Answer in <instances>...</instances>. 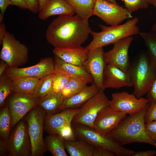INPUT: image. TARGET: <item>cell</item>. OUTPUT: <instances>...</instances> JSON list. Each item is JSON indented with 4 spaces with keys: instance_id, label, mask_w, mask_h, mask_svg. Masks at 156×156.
Here are the masks:
<instances>
[{
    "instance_id": "cell-19",
    "label": "cell",
    "mask_w": 156,
    "mask_h": 156,
    "mask_svg": "<svg viewBox=\"0 0 156 156\" xmlns=\"http://www.w3.org/2000/svg\"><path fill=\"white\" fill-rule=\"evenodd\" d=\"M54 61V73L64 74L70 78L75 79L87 85L93 81L92 77L83 67L67 63L55 56Z\"/></svg>"
},
{
    "instance_id": "cell-17",
    "label": "cell",
    "mask_w": 156,
    "mask_h": 156,
    "mask_svg": "<svg viewBox=\"0 0 156 156\" xmlns=\"http://www.w3.org/2000/svg\"><path fill=\"white\" fill-rule=\"evenodd\" d=\"M131 86L132 85L128 73L114 66L105 64L103 77V90Z\"/></svg>"
},
{
    "instance_id": "cell-11",
    "label": "cell",
    "mask_w": 156,
    "mask_h": 156,
    "mask_svg": "<svg viewBox=\"0 0 156 156\" xmlns=\"http://www.w3.org/2000/svg\"><path fill=\"white\" fill-rule=\"evenodd\" d=\"M149 105L147 98H138L133 94L122 92L112 94L109 106L112 109L131 115L139 112Z\"/></svg>"
},
{
    "instance_id": "cell-22",
    "label": "cell",
    "mask_w": 156,
    "mask_h": 156,
    "mask_svg": "<svg viewBox=\"0 0 156 156\" xmlns=\"http://www.w3.org/2000/svg\"><path fill=\"white\" fill-rule=\"evenodd\" d=\"M99 88L94 83L87 86L80 92L70 98L64 99L58 110L80 108L88 100L95 95Z\"/></svg>"
},
{
    "instance_id": "cell-24",
    "label": "cell",
    "mask_w": 156,
    "mask_h": 156,
    "mask_svg": "<svg viewBox=\"0 0 156 156\" xmlns=\"http://www.w3.org/2000/svg\"><path fill=\"white\" fill-rule=\"evenodd\" d=\"M64 146L71 156H93L94 147L83 140L64 139Z\"/></svg>"
},
{
    "instance_id": "cell-14",
    "label": "cell",
    "mask_w": 156,
    "mask_h": 156,
    "mask_svg": "<svg viewBox=\"0 0 156 156\" xmlns=\"http://www.w3.org/2000/svg\"><path fill=\"white\" fill-rule=\"evenodd\" d=\"M38 100L33 94L15 93L9 102L12 128L30 110L38 105Z\"/></svg>"
},
{
    "instance_id": "cell-39",
    "label": "cell",
    "mask_w": 156,
    "mask_h": 156,
    "mask_svg": "<svg viewBox=\"0 0 156 156\" xmlns=\"http://www.w3.org/2000/svg\"><path fill=\"white\" fill-rule=\"evenodd\" d=\"M113 152L107 149L100 148H94L93 156H115Z\"/></svg>"
},
{
    "instance_id": "cell-13",
    "label": "cell",
    "mask_w": 156,
    "mask_h": 156,
    "mask_svg": "<svg viewBox=\"0 0 156 156\" xmlns=\"http://www.w3.org/2000/svg\"><path fill=\"white\" fill-rule=\"evenodd\" d=\"M133 40L130 36L118 41L114 44L112 49L104 52L105 64L114 66L128 73L130 64L128 51Z\"/></svg>"
},
{
    "instance_id": "cell-18",
    "label": "cell",
    "mask_w": 156,
    "mask_h": 156,
    "mask_svg": "<svg viewBox=\"0 0 156 156\" xmlns=\"http://www.w3.org/2000/svg\"><path fill=\"white\" fill-rule=\"evenodd\" d=\"M79 108L65 109L61 112L45 116L44 128L49 134H58L63 127L71 125L73 118L79 112Z\"/></svg>"
},
{
    "instance_id": "cell-47",
    "label": "cell",
    "mask_w": 156,
    "mask_h": 156,
    "mask_svg": "<svg viewBox=\"0 0 156 156\" xmlns=\"http://www.w3.org/2000/svg\"><path fill=\"white\" fill-rule=\"evenodd\" d=\"M155 8L156 9V8ZM151 31L156 32V22L152 27L151 29Z\"/></svg>"
},
{
    "instance_id": "cell-21",
    "label": "cell",
    "mask_w": 156,
    "mask_h": 156,
    "mask_svg": "<svg viewBox=\"0 0 156 156\" xmlns=\"http://www.w3.org/2000/svg\"><path fill=\"white\" fill-rule=\"evenodd\" d=\"M38 12V18L42 20H45L53 16L74 15L75 13L65 0H47Z\"/></svg>"
},
{
    "instance_id": "cell-29",
    "label": "cell",
    "mask_w": 156,
    "mask_h": 156,
    "mask_svg": "<svg viewBox=\"0 0 156 156\" xmlns=\"http://www.w3.org/2000/svg\"><path fill=\"white\" fill-rule=\"evenodd\" d=\"M53 73L40 79L33 94L38 100L53 91Z\"/></svg>"
},
{
    "instance_id": "cell-4",
    "label": "cell",
    "mask_w": 156,
    "mask_h": 156,
    "mask_svg": "<svg viewBox=\"0 0 156 156\" xmlns=\"http://www.w3.org/2000/svg\"><path fill=\"white\" fill-rule=\"evenodd\" d=\"M139 20L138 18L135 17L122 24L109 27L99 24L101 31L97 32L92 31L90 34L93 39L86 48L89 51H91L139 34L140 29L137 25Z\"/></svg>"
},
{
    "instance_id": "cell-49",
    "label": "cell",
    "mask_w": 156,
    "mask_h": 156,
    "mask_svg": "<svg viewBox=\"0 0 156 156\" xmlns=\"http://www.w3.org/2000/svg\"><path fill=\"white\" fill-rule=\"evenodd\" d=\"M110 2L114 3H117L116 0H107Z\"/></svg>"
},
{
    "instance_id": "cell-10",
    "label": "cell",
    "mask_w": 156,
    "mask_h": 156,
    "mask_svg": "<svg viewBox=\"0 0 156 156\" xmlns=\"http://www.w3.org/2000/svg\"><path fill=\"white\" fill-rule=\"evenodd\" d=\"M54 70V59L47 57L41 59L38 63L31 66L21 68L8 67L5 73L11 80L24 77L40 79L53 74Z\"/></svg>"
},
{
    "instance_id": "cell-7",
    "label": "cell",
    "mask_w": 156,
    "mask_h": 156,
    "mask_svg": "<svg viewBox=\"0 0 156 156\" xmlns=\"http://www.w3.org/2000/svg\"><path fill=\"white\" fill-rule=\"evenodd\" d=\"M0 52L1 60L10 67L25 64L28 59V48L17 40L12 34L6 31L3 40Z\"/></svg>"
},
{
    "instance_id": "cell-26",
    "label": "cell",
    "mask_w": 156,
    "mask_h": 156,
    "mask_svg": "<svg viewBox=\"0 0 156 156\" xmlns=\"http://www.w3.org/2000/svg\"><path fill=\"white\" fill-rule=\"evenodd\" d=\"M65 0L80 18L88 20L93 15V9L96 0Z\"/></svg>"
},
{
    "instance_id": "cell-28",
    "label": "cell",
    "mask_w": 156,
    "mask_h": 156,
    "mask_svg": "<svg viewBox=\"0 0 156 156\" xmlns=\"http://www.w3.org/2000/svg\"><path fill=\"white\" fill-rule=\"evenodd\" d=\"M146 49V54L152 64L156 69V32H140Z\"/></svg>"
},
{
    "instance_id": "cell-8",
    "label": "cell",
    "mask_w": 156,
    "mask_h": 156,
    "mask_svg": "<svg viewBox=\"0 0 156 156\" xmlns=\"http://www.w3.org/2000/svg\"><path fill=\"white\" fill-rule=\"evenodd\" d=\"M104 90L99 89L97 93L80 108L72 123L86 125L93 129L94 121L100 111L109 105L110 100L104 92Z\"/></svg>"
},
{
    "instance_id": "cell-34",
    "label": "cell",
    "mask_w": 156,
    "mask_h": 156,
    "mask_svg": "<svg viewBox=\"0 0 156 156\" xmlns=\"http://www.w3.org/2000/svg\"><path fill=\"white\" fill-rule=\"evenodd\" d=\"M124 3L125 8L131 13L140 9L147 8L149 4L146 0H121Z\"/></svg>"
},
{
    "instance_id": "cell-35",
    "label": "cell",
    "mask_w": 156,
    "mask_h": 156,
    "mask_svg": "<svg viewBox=\"0 0 156 156\" xmlns=\"http://www.w3.org/2000/svg\"><path fill=\"white\" fill-rule=\"evenodd\" d=\"M146 123L156 120V104H150L145 116Z\"/></svg>"
},
{
    "instance_id": "cell-30",
    "label": "cell",
    "mask_w": 156,
    "mask_h": 156,
    "mask_svg": "<svg viewBox=\"0 0 156 156\" xmlns=\"http://www.w3.org/2000/svg\"><path fill=\"white\" fill-rule=\"evenodd\" d=\"M11 122L9 109L5 107L0 113V134L1 138L6 142L9 136Z\"/></svg>"
},
{
    "instance_id": "cell-16",
    "label": "cell",
    "mask_w": 156,
    "mask_h": 156,
    "mask_svg": "<svg viewBox=\"0 0 156 156\" xmlns=\"http://www.w3.org/2000/svg\"><path fill=\"white\" fill-rule=\"evenodd\" d=\"M103 47L89 51L83 67L92 76L94 83L99 89H103V77L105 64Z\"/></svg>"
},
{
    "instance_id": "cell-46",
    "label": "cell",
    "mask_w": 156,
    "mask_h": 156,
    "mask_svg": "<svg viewBox=\"0 0 156 156\" xmlns=\"http://www.w3.org/2000/svg\"><path fill=\"white\" fill-rule=\"evenodd\" d=\"M149 4L153 5L156 8V0H146Z\"/></svg>"
},
{
    "instance_id": "cell-12",
    "label": "cell",
    "mask_w": 156,
    "mask_h": 156,
    "mask_svg": "<svg viewBox=\"0 0 156 156\" xmlns=\"http://www.w3.org/2000/svg\"><path fill=\"white\" fill-rule=\"evenodd\" d=\"M9 155L11 156L31 155V142L27 125L21 121L9 136L6 142Z\"/></svg>"
},
{
    "instance_id": "cell-40",
    "label": "cell",
    "mask_w": 156,
    "mask_h": 156,
    "mask_svg": "<svg viewBox=\"0 0 156 156\" xmlns=\"http://www.w3.org/2000/svg\"><path fill=\"white\" fill-rule=\"evenodd\" d=\"M156 155V151L149 150L135 152L132 156H153Z\"/></svg>"
},
{
    "instance_id": "cell-23",
    "label": "cell",
    "mask_w": 156,
    "mask_h": 156,
    "mask_svg": "<svg viewBox=\"0 0 156 156\" xmlns=\"http://www.w3.org/2000/svg\"><path fill=\"white\" fill-rule=\"evenodd\" d=\"M64 99L61 92L52 91L38 100V105L47 114H53L58 110Z\"/></svg>"
},
{
    "instance_id": "cell-1",
    "label": "cell",
    "mask_w": 156,
    "mask_h": 156,
    "mask_svg": "<svg viewBox=\"0 0 156 156\" xmlns=\"http://www.w3.org/2000/svg\"><path fill=\"white\" fill-rule=\"evenodd\" d=\"M91 31L88 20L77 15H62L50 23L46 37L54 48H75L81 46Z\"/></svg>"
},
{
    "instance_id": "cell-5",
    "label": "cell",
    "mask_w": 156,
    "mask_h": 156,
    "mask_svg": "<svg viewBox=\"0 0 156 156\" xmlns=\"http://www.w3.org/2000/svg\"><path fill=\"white\" fill-rule=\"evenodd\" d=\"M71 126L77 139L83 140L94 148L107 149L118 156H132L135 153L119 144L108 134L102 135L93 129L81 124L72 123Z\"/></svg>"
},
{
    "instance_id": "cell-44",
    "label": "cell",
    "mask_w": 156,
    "mask_h": 156,
    "mask_svg": "<svg viewBox=\"0 0 156 156\" xmlns=\"http://www.w3.org/2000/svg\"><path fill=\"white\" fill-rule=\"evenodd\" d=\"M8 66V64L5 62L1 60L0 64V76Z\"/></svg>"
},
{
    "instance_id": "cell-36",
    "label": "cell",
    "mask_w": 156,
    "mask_h": 156,
    "mask_svg": "<svg viewBox=\"0 0 156 156\" xmlns=\"http://www.w3.org/2000/svg\"><path fill=\"white\" fill-rule=\"evenodd\" d=\"M145 128L149 135L156 142V120L146 123Z\"/></svg>"
},
{
    "instance_id": "cell-42",
    "label": "cell",
    "mask_w": 156,
    "mask_h": 156,
    "mask_svg": "<svg viewBox=\"0 0 156 156\" xmlns=\"http://www.w3.org/2000/svg\"><path fill=\"white\" fill-rule=\"evenodd\" d=\"M14 5L23 9H27V7L24 0H10Z\"/></svg>"
},
{
    "instance_id": "cell-31",
    "label": "cell",
    "mask_w": 156,
    "mask_h": 156,
    "mask_svg": "<svg viewBox=\"0 0 156 156\" xmlns=\"http://www.w3.org/2000/svg\"><path fill=\"white\" fill-rule=\"evenodd\" d=\"M87 85L75 79L70 78L61 93L65 99L68 98L80 92L87 86Z\"/></svg>"
},
{
    "instance_id": "cell-6",
    "label": "cell",
    "mask_w": 156,
    "mask_h": 156,
    "mask_svg": "<svg viewBox=\"0 0 156 156\" xmlns=\"http://www.w3.org/2000/svg\"><path fill=\"white\" fill-rule=\"evenodd\" d=\"M45 114L42 108L36 106L26 115V120L32 156L42 155L47 150L43 138Z\"/></svg>"
},
{
    "instance_id": "cell-48",
    "label": "cell",
    "mask_w": 156,
    "mask_h": 156,
    "mask_svg": "<svg viewBox=\"0 0 156 156\" xmlns=\"http://www.w3.org/2000/svg\"><path fill=\"white\" fill-rule=\"evenodd\" d=\"M3 15L1 12L0 13V23H1L3 18Z\"/></svg>"
},
{
    "instance_id": "cell-9",
    "label": "cell",
    "mask_w": 156,
    "mask_h": 156,
    "mask_svg": "<svg viewBox=\"0 0 156 156\" xmlns=\"http://www.w3.org/2000/svg\"><path fill=\"white\" fill-rule=\"evenodd\" d=\"M93 15L111 26L119 25L126 19L133 17L131 13L125 8L107 0H96Z\"/></svg>"
},
{
    "instance_id": "cell-41",
    "label": "cell",
    "mask_w": 156,
    "mask_h": 156,
    "mask_svg": "<svg viewBox=\"0 0 156 156\" xmlns=\"http://www.w3.org/2000/svg\"><path fill=\"white\" fill-rule=\"evenodd\" d=\"M10 5H12L10 0H0L1 12L4 14L7 8Z\"/></svg>"
},
{
    "instance_id": "cell-27",
    "label": "cell",
    "mask_w": 156,
    "mask_h": 156,
    "mask_svg": "<svg viewBox=\"0 0 156 156\" xmlns=\"http://www.w3.org/2000/svg\"><path fill=\"white\" fill-rule=\"evenodd\" d=\"M47 150L54 156H67L65 151L64 139L58 134H50L45 138Z\"/></svg>"
},
{
    "instance_id": "cell-15",
    "label": "cell",
    "mask_w": 156,
    "mask_h": 156,
    "mask_svg": "<svg viewBox=\"0 0 156 156\" xmlns=\"http://www.w3.org/2000/svg\"><path fill=\"white\" fill-rule=\"evenodd\" d=\"M127 114L111 108L109 105L98 113L93 124V129L102 135L109 133L115 128Z\"/></svg>"
},
{
    "instance_id": "cell-45",
    "label": "cell",
    "mask_w": 156,
    "mask_h": 156,
    "mask_svg": "<svg viewBox=\"0 0 156 156\" xmlns=\"http://www.w3.org/2000/svg\"><path fill=\"white\" fill-rule=\"evenodd\" d=\"M47 0H38L40 6V10L42 9Z\"/></svg>"
},
{
    "instance_id": "cell-38",
    "label": "cell",
    "mask_w": 156,
    "mask_h": 156,
    "mask_svg": "<svg viewBox=\"0 0 156 156\" xmlns=\"http://www.w3.org/2000/svg\"><path fill=\"white\" fill-rule=\"evenodd\" d=\"M26 4L28 9L34 13L39 12L40 6L38 0H24Z\"/></svg>"
},
{
    "instance_id": "cell-3",
    "label": "cell",
    "mask_w": 156,
    "mask_h": 156,
    "mask_svg": "<svg viewBox=\"0 0 156 156\" xmlns=\"http://www.w3.org/2000/svg\"><path fill=\"white\" fill-rule=\"evenodd\" d=\"M133 94L138 98L146 94L156 78V69L146 52L140 53L132 63L128 70Z\"/></svg>"
},
{
    "instance_id": "cell-25",
    "label": "cell",
    "mask_w": 156,
    "mask_h": 156,
    "mask_svg": "<svg viewBox=\"0 0 156 156\" xmlns=\"http://www.w3.org/2000/svg\"><path fill=\"white\" fill-rule=\"evenodd\" d=\"M40 79L24 77L12 80V92L15 93L33 94Z\"/></svg>"
},
{
    "instance_id": "cell-37",
    "label": "cell",
    "mask_w": 156,
    "mask_h": 156,
    "mask_svg": "<svg viewBox=\"0 0 156 156\" xmlns=\"http://www.w3.org/2000/svg\"><path fill=\"white\" fill-rule=\"evenodd\" d=\"M149 104H156V78L146 94Z\"/></svg>"
},
{
    "instance_id": "cell-2",
    "label": "cell",
    "mask_w": 156,
    "mask_h": 156,
    "mask_svg": "<svg viewBox=\"0 0 156 156\" xmlns=\"http://www.w3.org/2000/svg\"><path fill=\"white\" fill-rule=\"evenodd\" d=\"M149 105L137 113L126 117L108 134L122 146L143 143L156 148V142L149 135L145 128V116Z\"/></svg>"
},
{
    "instance_id": "cell-20",
    "label": "cell",
    "mask_w": 156,
    "mask_h": 156,
    "mask_svg": "<svg viewBox=\"0 0 156 156\" xmlns=\"http://www.w3.org/2000/svg\"><path fill=\"white\" fill-rule=\"evenodd\" d=\"M89 51L81 46L72 48H54L53 53L55 56L67 63L83 67Z\"/></svg>"
},
{
    "instance_id": "cell-33",
    "label": "cell",
    "mask_w": 156,
    "mask_h": 156,
    "mask_svg": "<svg viewBox=\"0 0 156 156\" xmlns=\"http://www.w3.org/2000/svg\"><path fill=\"white\" fill-rule=\"evenodd\" d=\"M70 78L64 74L54 73L53 74V91L57 93L61 92L67 85Z\"/></svg>"
},
{
    "instance_id": "cell-43",
    "label": "cell",
    "mask_w": 156,
    "mask_h": 156,
    "mask_svg": "<svg viewBox=\"0 0 156 156\" xmlns=\"http://www.w3.org/2000/svg\"><path fill=\"white\" fill-rule=\"evenodd\" d=\"M5 27L4 24L1 23L0 24V44H2L3 38L6 32Z\"/></svg>"
},
{
    "instance_id": "cell-32",
    "label": "cell",
    "mask_w": 156,
    "mask_h": 156,
    "mask_svg": "<svg viewBox=\"0 0 156 156\" xmlns=\"http://www.w3.org/2000/svg\"><path fill=\"white\" fill-rule=\"evenodd\" d=\"M12 92V80L5 74L0 76V105L4 103L5 100Z\"/></svg>"
}]
</instances>
